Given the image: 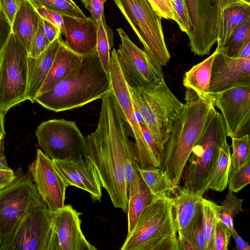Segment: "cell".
Returning a JSON list of instances; mask_svg holds the SVG:
<instances>
[{"instance_id": "obj_1", "label": "cell", "mask_w": 250, "mask_h": 250, "mask_svg": "<svg viewBox=\"0 0 250 250\" xmlns=\"http://www.w3.org/2000/svg\"><path fill=\"white\" fill-rule=\"evenodd\" d=\"M129 136L124 114L111 87L102 99L97 128L84 136L85 155L96 169L114 207L126 213L125 158Z\"/></svg>"}, {"instance_id": "obj_2", "label": "cell", "mask_w": 250, "mask_h": 250, "mask_svg": "<svg viewBox=\"0 0 250 250\" xmlns=\"http://www.w3.org/2000/svg\"><path fill=\"white\" fill-rule=\"evenodd\" d=\"M185 100L163 152L162 168L174 188L181 183L192 148L216 110L210 96L199 95L191 88L186 87Z\"/></svg>"}, {"instance_id": "obj_3", "label": "cell", "mask_w": 250, "mask_h": 250, "mask_svg": "<svg viewBox=\"0 0 250 250\" xmlns=\"http://www.w3.org/2000/svg\"><path fill=\"white\" fill-rule=\"evenodd\" d=\"M111 89L109 73L96 50L83 56L81 64L35 102L55 112L80 107L104 96Z\"/></svg>"}, {"instance_id": "obj_4", "label": "cell", "mask_w": 250, "mask_h": 250, "mask_svg": "<svg viewBox=\"0 0 250 250\" xmlns=\"http://www.w3.org/2000/svg\"><path fill=\"white\" fill-rule=\"evenodd\" d=\"M177 229L169 193L152 197L121 250H179Z\"/></svg>"}, {"instance_id": "obj_5", "label": "cell", "mask_w": 250, "mask_h": 250, "mask_svg": "<svg viewBox=\"0 0 250 250\" xmlns=\"http://www.w3.org/2000/svg\"><path fill=\"white\" fill-rule=\"evenodd\" d=\"M222 114L216 110L210 116L199 139L192 148L183 173L185 189L203 195L208 190L212 172L220 147L227 141Z\"/></svg>"}, {"instance_id": "obj_6", "label": "cell", "mask_w": 250, "mask_h": 250, "mask_svg": "<svg viewBox=\"0 0 250 250\" xmlns=\"http://www.w3.org/2000/svg\"><path fill=\"white\" fill-rule=\"evenodd\" d=\"M129 88L135 106L163 152L184 104L171 91L164 79L158 84L147 88L137 89L129 85Z\"/></svg>"}, {"instance_id": "obj_7", "label": "cell", "mask_w": 250, "mask_h": 250, "mask_svg": "<svg viewBox=\"0 0 250 250\" xmlns=\"http://www.w3.org/2000/svg\"><path fill=\"white\" fill-rule=\"evenodd\" d=\"M27 51L13 33L0 52V112L27 100Z\"/></svg>"}, {"instance_id": "obj_8", "label": "cell", "mask_w": 250, "mask_h": 250, "mask_svg": "<svg viewBox=\"0 0 250 250\" xmlns=\"http://www.w3.org/2000/svg\"><path fill=\"white\" fill-rule=\"evenodd\" d=\"M144 47V51L161 66L170 58L166 46L161 17L147 0H113Z\"/></svg>"}, {"instance_id": "obj_9", "label": "cell", "mask_w": 250, "mask_h": 250, "mask_svg": "<svg viewBox=\"0 0 250 250\" xmlns=\"http://www.w3.org/2000/svg\"><path fill=\"white\" fill-rule=\"evenodd\" d=\"M185 1L191 27L188 37L191 51L200 56L208 55L217 42L224 10L236 2H245L242 0Z\"/></svg>"}, {"instance_id": "obj_10", "label": "cell", "mask_w": 250, "mask_h": 250, "mask_svg": "<svg viewBox=\"0 0 250 250\" xmlns=\"http://www.w3.org/2000/svg\"><path fill=\"white\" fill-rule=\"evenodd\" d=\"M109 74L111 87L124 115L129 135L135 139L138 160L141 168H162L163 161L152 152L146 143L137 120L135 105L129 85L118 60L117 50L110 53Z\"/></svg>"}, {"instance_id": "obj_11", "label": "cell", "mask_w": 250, "mask_h": 250, "mask_svg": "<svg viewBox=\"0 0 250 250\" xmlns=\"http://www.w3.org/2000/svg\"><path fill=\"white\" fill-rule=\"evenodd\" d=\"M40 196L28 174L0 190V250L9 241L29 208Z\"/></svg>"}, {"instance_id": "obj_12", "label": "cell", "mask_w": 250, "mask_h": 250, "mask_svg": "<svg viewBox=\"0 0 250 250\" xmlns=\"http://www.w3.org/2000/svg\"><path fill=\"white\" fill-rule=\"evenodd\" d=\"M36 135L39 146L52 160L85 155L84 136L75 122L64 119L44 121Z\"/></svg>"}, {"instance_id": "obj_13", "label": "cell", "mask_w": 250, "mask_h": 250, "mask_svg": "<svg viewBox=\"0 0 250 250\" xmlns=\"http://www.w3.org/2000/svg\"><path fill=\"white\" fill-rule=\"evenodd\" d=\"M117 31L121 41L117 56L128 84L137 89L158 84L164 79L162 66L135 44L123 29Z\"/></svg>"}, {"instance_id": "obj_14", "label": "cell", "mask_w": 250, "mask_h": 250, "mask_svg": "<svg viewBox=\"0 0 250 250\" xmlns=\"http://www.w3.org/2000/svg\"><path fill=\"white\" fill-rule=\"evenodd\" d=\"M52 229L51 211L40 196L1 250H48Z\"/></svg>"}, {"instance_id": "obj_15", "label": "cell", "mask_w": 250, "mask_h": 250, "mask_svg": "<svg viewBox=\"0 0 250 250\" xmlns=\"http://www.w3.org/2000/svg\"><path fill=\"white\" fill-rule=\"evenodd\" d=\"M210 95L214 106L222 112L227 137L238 138L249 134L250 83Z\"/></svg>"}, {"instance_id": "obj_16", "label": "cell", "mask_w": 250, "mask_h": 250, "mask_svg": "<svg viewBox=\"0 0 250 250\" xmlns=\"http://www.w3.org/2000/svg\"><path fill=\"white\" fill-rule=\"evenodd\" d=\"M70 205L51 211L52 229L48 250H96L81 229L80 215Z\"/></svg>"}, {"instance_id": "obj_17", "label": "cell", "mask_w": 250, "mask_h": 250, "mask_svg": "<svg viewBox=\"0 0 250 250\" xmlns=\"http://www.w3.org/2000/svg\"><path fill=\"white\" fill-rule=\"evenodd\" d=\"M29 169L37 190L49 210L54 211L62 208L64 205L67 186L53 160L38 149L36 158Z\"/></svg>"}, {"instance_id": "obj_18", "label": "cell", "mask_w": 250, "mask_h": 250, "mask_svg": "<svg viewBox=\"0 0 250 250\" xmlns=\"http://www.w3.org/2000/svg\"><path fill=\"white\" fill-rule=\"evenodd\" d=\"M52 160L67 187H76L88 192L94 201H101L100 179L95 167L85 155Z\"/></svg>"}, {"instance_id": "obj_19", "label": "cell", "mask_w": 250, "mask_h": 250, "mask_svg": "<svg viewBox=\"0 0 250 250\" xmlns=\"http://www.w3.org/2000/svg\"><path fill=\"white\" fill-rule=\"evenodd\" d=\"M216 50L211 69L210 93L220 92L240 84L250 83V58H230Z\"/></svg>"}, {"instance_id": "obj_20", "label": "cell", "mask_w": 250, "mask_h": 250, "mask_svg": "<svg viewBox=\"0 0 250 250\" xmlns=\"http://www.w3.org/2000/svg\"><path fill=\"white\" fill-rule=\"evenodd\" d=\"M65 37V43L75 53L81 56L96 50L98 25L92 17L81 18L62 15Z\"/></svg>"}, {"instance_id": "obj_21", "label": "cell", "mask_w": 250, "mask_h": 250, "mask_svg": "<svg viewBox=\"0 0 250 250\" xmlns=\"http://www.w3.org/2000/svg\"><path fill=\"white\" fill-rule=\"evenodd\" d=\"M61 38L59 36L51 42L39 57H28L26 98L32 103L51 67Z\"/></svg>"}, {"instance_id": "obj_22", "label": "cell", "mask_w": 250, "mask_h": 250, "mask_svg": "<svg viewBox=\"0 0 250 250\" xmlns=\"http://www.w3.org/2000/svg\"><path fill=\"white\" fill-rule=\"evenodd\" d=\"M83 57L71 50L61 38L51 67L37 95L51 89L68 76L81 64Z\"/></svg>"}, {"instance_id": "obj_23", "label": "cell", "mask_w": 250, "mask_h": 250, "mask_svg": "<svg viewBox=\"0 0 250 250\" xmlns=\"http://www.w3.org/2000/svg\"><path fill=\"white\" fill-rule=\"evenodd\" d=\"M171 193L173 199V213L177 233L187 228L192 221L203 196L188 191L178 186Z\"/></svg>"}, {"instance_id": "obj_24", "label": "cell", "mask_w": 250, "mask_h": 250, "mask_svg": "<svg viewBox=\"0 0 250 250\" xmlns=\"http://www.w3.org/2000/svg\"><path fill=\"white\" fill-rule=\"evenodd\" d=\"M40 16L30 0H22L11 25L12 33L16 35L27 52L37 30Z\"/></svg>"}, {"instance_id": "obj_25", "label": "cell", "mask_w": 250, "mask_h": 250, "mask_svg": "<svg viewBox=\"0 0 250 250\" xmlns=\"http://www.w3.org/2000/svg\"><path fill=\"white\" fill-rule=\"evenodd\" d=\"M249 19L250 3L239 1L226 7L222 15L217 47L222 45L231 33Z\"/></svg>"}, {"instance_id": "obj_26", "label": "cell", "mask_w": 250, "mask_h": 250, "mask_svg": "<svg viewBox=\"0 0 250 250\" xmlns=\"http://www.w3.org/2000/svg\"><path fill=\"white\" fill-rule=\"evenodd\" d=\"M216 53L215 50L209 57L186 72L183 82L184 86L192 89L199 95H210L211 69Z\"/></svg>"}, {"instance_id": "obj_27", "label": "cell", "mask_w": 250, "mask_h": 250, "mask_svg": "<svg viewBox=\"0 0 250 250\" xmlns=\"http://www.w3.org/2000/svg\"><path fill=\"white\" fill-rule=\"evenodd\" d=\"M230 165V146L227 140L220 147L218 157L211 174L208 189L222 192L227 188Z\"/></svg>"}, {"instance_id": "obj_28", "label": "cell", "mask_w": 250, "mask_h": 250, "mask_svg": "<svg viewBox=\"0 0 250 250\" xmlns=\"http://www.w3.org/2000/svg\"><path fill=\"white\" fill-rule=\"evenodd\" d=\"M140 175L152 197L174 190L166 172L162 168H139Z\"/></svg>"}, {"instance_id": "obj_29", "label": "cell", "mask_w": 250, "mask_h": 250, "mask_svg": "<svg viewBox=\"0 0 250 250\" xmlns=\"http://www.w3.org/2000/svg\"><path fill=\"white\" fill-rule=\"evenodd\" d=\"M249 42H250V19L237 27L223 45L216 49L230 58H237L242 48Z\"/></svg>"}, {"instance_id": "obj_30", "label": "cell", "mask_w": 250, "mask_h": 250, "mask_svg": "<svg viewBox=\"0 0 250 250\" xmlns=\"http://www.w3.org/2000/svg\"><path fill=\"white\" fill-rule=\"evenodd\" d=\"M152 198V195L143 181L138 191L128 199L127 211V234L132 231L140 216Z\"/></svg>"}, {"instance_id": "obj_31", "label": "cell", "mask_w": 250, "mask_h": 250, "mask_svg": "<svg viewBox=\"0 0 250 250\" xmlns=\"http://www.w3.org/2000/svg\"><path fill=\"white\" fill-rule=\"evenodd\" d=\"M104 14L101 19L97 21V42L96 50L105 70L109 73L110 51L113 46L112 31L107 25L104 20Z\"/></svg>"}, {"instance_id": "obj_32", "label": "cell", "mask_w": 250, "mask_h": 250, "mask_svg": "<svg viewBox=\"0 0 250 250\" xmlns=\"http://www.w3.org/2000/svg\"><path fill=\"white\" fill-rule=\"evenodd\" d=\"M202 223L206 242V250H213V238L216 225L217 205L203 197L201 199Z\"/></svg>"}, {"instance_id": "obj_33", "label": "cell", "mask_w": 250, "mask_h": 250, "mask_svg": "<svg viewBox=\"0 0 250 250\" xmlns=\"http://www.w3.org/2000/svg\"><path fill=\"white\" fill-rule=\"evenodd\" d=\"M243 199L238 198L229 191L220 206H217L216 217L225 224L230 230L234 228V218L243 212Z\"/></svg>"}, {"instance_id": "obj_34", "label": "cell", "mask_w": 250, "mask_h": 250, "mask_svg": "<svg viewBox=\"0 0 250 250\" xmlns=\"http://www.w3.org/2000/svg\"><path fill=\"white\" fill-rule=\"evenodd\" d=\"M178 233L189 240L197 250H206L201 202L191 222L187 228Z\"/></svg>"}, {"instance_id": "obj_35", "label": "cell", "mask_w": 250, "mask_h": 250, "mask_svg": "<svg viewBox=\"0 0 250 250\" xmlns=\"http://www.w3.org/2000/svg\"><path fill=\"white\" fill-rule=\"evenodd\" d=\"M232 139L231 166L233 168L242 166L250 159V138L249 134Z\"/></svg>"}, {"instance_id": "obj_36", "label": "cell", "mask_w": 250, "mask_h": 250, "mask_svg": "<svg viewBox=\"0 0 250 250\" xmlns=\"http://www.w3.org/2000/svg\"><path fill=\"white\" fill-rule=\"evenodd\" d=\"M250 183V159L238 168H233L230 165L228 177L229 191L238 193Z\"/></svg>"}, {"instance_id": "obj_37", "label": "cell", "mask_w": 250, "mask_h": 250, "mask_svg": "<svg viewBox=\"0 0 250 250\" xmlns=\"http://www.w3.org/2000/svg\"><path fill=\"white\" fill-rule=\"evenodd\" d=\"M46 8L62 15L85 18L86 16L73 0H36Z\"/></svg>"}, {"instance_id": "obj_38", "label": "cell", "mask_w": 250, "mask_h": 250, "mask_svg": "<svg viewBox=\"0 0 250 250\" xmlns=\"http://www.w3.org/2000/svg\"><path fill=\"white\" fill-rule=\"evenodd\" d=\"M174 14V20L180 29L188 36L191 35V27L185 0H171Z\"/></svg>"}, {"instance_id": "obj_39", "label": "cell", "mask_w": 250, "mask_h": 250, "mask_svg": "<svg viewBox=\"0 0 250 250\" xmlns=\"http://www.w3.org/2000/svg\"><path fill=\"white\" fill-rule=\"evenodd\" d=\"M49 44L44 35L43 19L40 16L39 26L31 43L28 57H39Z\"/></svg>"}, {"instance_id": "obj_40", "label": "cell", "mask_w": 250, "mask_h": 250, "mask_svg": "<svg viewBox=\"0 0 250 250\" xmlns=\"http://www.w3.org/2000/svg\"><path fill=\"white\" fill-rule=\"evenodd\" d=\"M231 237L230 229L218 220L214 234L213 250H228Z\"/></svg>"}, {"instance_id": "obj_41", "label": "cell", "mask_w": 250, "mask_h": 250, "mask_svg": "<svg viewBox=\"0 0 250 250\" xmlns=\"http://www.w3.org/2000/svg\"><path fill=\"white\" fill-rule=\"evenodd\" d=\"M30 0L39 15L56 26L59 29L61 35H64L62 15L46 8L36 0Z\"/></svg>"}, {"instance_id": "obj_42", "label": "cell", "mask_w": 250, "mask_h": 250, "mask_svg": "<svg viewBox=\"0 0 250 250\" xmlns=\"http://www.w3.org/2000/svg\"><path fill=\"white\" fill-rule=\"evenodd\" d=\"M153 9L161 17L174 20V14L171 0H147Z\"/></svg>"}, {"instance_id": "obj_43", "label": "cell", "mask_w": 250, "mask_h": 250, "mask_svg": "<svg viewBox=\"0 0 250 250\" xmlns=\"http://www.w3.org/2000/svg\"><path fill=\"white\" fill-rule=\"evenodd\" d=\"M84 7L89 11L92 17L99 21L104 14V4L106 0H80Z\"/></svg>"}, {"instance_id": "obj_44", "label": "cell", "mask_w": 250, "mask_h": 250, "mask_svg": "<svg viewBox=\"0 0 250 250\" xmlns=\"http://www.w3.org/2000/svg\"><path fill=\"white\" fill-rule=\"evenodd\" d=\"M22 0H0V7L12 25L16 13L19 10Z\"/></svg>"}, {"instance_id": "obj_45", "label": "cell", "mask_w": 250, "mask_h": 250, "mask_svg": "<svg viewBox=\"0 0 250 250\" xmlns=\"http://www.w3.org/2000/svg\"><path fill=\"white\" fill-rule=\"evenodd\" d=\"M11 25L0 6V52L11 33Z\"/></svg>"}, {"instance_id": "obj_46", "label": "cell", "mask_w": 250, "mask_h": 250, "mask_svg": "<svg viewBox=\"0 0 250 250\" xmlns=\"http://www.w3.org/2000/svg\"><path fill=\"white\" fill-rule=\"evenodd\" d=\"M43 25L45 36L50 43L61 36L59 29L50 22L43 19Z\"/></svg>"}, {"instance_id": "obj_47", "label": "cell", "mask_w": 250, "mask_h": 250, "mask_svg": "<svg viewBox=\"0 0 250 250\" xmlns=\"http://www.w3.org/2000/svg\"><path fill=\"white\" fill-rule=\"evenodd\" d=\"M16 179V176L12 169H0V190L10 185Z\"/></svg>"}, {"instance_id": "obj_48", "label": "cell", "mask_w": 250, "mask_h": 250, "mask_svg": "<svg viewBox=\"0 0 250 250\" xmlns=\"http://www.w3.org/2000/svg\"><path fill=\"white\" fill-rule=\"evenodd\" d=\"M231 237L233 238L236 245L234 250H250V247L248 243L245 242L243 239V238L238 234L234 228L231 230Z\"/></svg>"}, {"instance_id": "obj_49", "label": "cell", "mask_w": 250, "mask_h": 250, "mask_svg": "<svg viewBox=\"0 0 250 250\" xmlns=\"http://www.w3.org/2000/svg\"><path fill=\"white\" fill-rule=\"evenodd\" d=\"M179 250H197L196 247L182 235H178Z\"/></svg>"}, {"instance_id": "obj_50", "label": "cell", "mask_w": 250, "mask_h": 250, "mask_svg": "<svg viewBox=\"0 0 250 250\" xmlns=\"http://www.w3.org/2000/svg\"><path fill=\"white\" fill-rule=\"evenodd\" d=\"M237 58H250V42H248L242 48Z\"/></svg>"}, {"instance_id": "obj_51", "label": "cell", "mask_w": 250, "mask_h": 250, "mask_svg": "<svg viewBox=\"0 0 250 250\" xmlns=\"http://www.w3.org/2000/svg\"><path fill=\"white\" fill-rule=\"evenodd\" d=\"M4 115L0 112V142L4 140L5 131L4 129Z\"/></svg>"}, {"instance_id": "obj_52", "label": "cell", "mask_w": 250, "mask_h": 250, "mask_svg": "<svg viewBox=\"0 0 250 250\" xmlns=\"http://www.w3.org/2000/svg\"><path fill=\"white\" fill-rule=\"evenodd\" d=\"M10 169V168L6 162L4 153H0V169L8 170Z\"/></svg>"}, {"instance_id": "obj_53", "label": "cell", "mask_w": 250, "mask_h": 250, "mask_svg": "<svg viewBox=\"0 0 250 250\" xmlns=\"http://www.w3.org/2000/svg\"><path fill=\"white\" fill-rule=\"evenodd\" d=\"M4 153V140L0 142V153Z\"/></svg>"}, {"instance_id": "obj_54", "label": "cell", "mask_w": 250, "mask_h": 250, "mask_svg": "<svg viewBox=\"0 0 250 250\" xmlns=\"http://www.w3.org/2000/svg\"><path fill=\"white\" fill-rule=\"evenodd\" d=\"M246 2L250 3V0H242Z\"/></svg>"}, {"instance_id": "obj_55", "label": "cell", "mask_w": 250, "mask_h": 250, "mask_svg": "<svg viewBox=\"0 0 250 250\" xmlns=\"http://www.w3.org/2000/svg\"></svg>"}]
</instances>
